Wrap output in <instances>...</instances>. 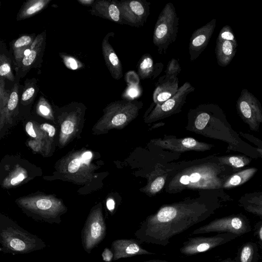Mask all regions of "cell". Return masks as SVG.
Segmentation results:
<instances>
[{
  "instance_id": "cell-1",
  "label": "cell",
  "mask_w": 262,
  "mask_h": 262,
  "mask_svg": "<svg viewBox=\"0 0 262 262\" xmlns=\"http://www.w3.org/2000/svg\"><path fill=\"white\" fill-rule=\"evenodd\" d=\"M214 209L196 200L164 205L148 216L134 235L142 243L166 246L173 236L204 221Z\"/></svg>"
},
{
  "instance_id": "cell-2",
  "label": "cell",
  "mask_w": 262,
  "mask_h": 262,
  "mask_svg": "<svg viewBox=\"0 0 262 262\" xmlns=\"http://www.w3.org/2000/svg\"><path fill=\"white\" fill-rule=\"evenodd\" d=\"M0 244L1 252L12 254H28L46 247L38 236L4 218L0 222Z\"/></svg>"
},
{
  "instance_id": "cell-3",
  "label": "cell",
  "mask_w": 262,
  "mask_h": 262,
  "mask_svg": "<svg viewBox=\"0 0 262 262\" xmlns=\"http://www.w3.org/2000/svg\"><path fill=\"white\" fill-rule=\"evenodd\" d=\"M179 17L174 5L167 3L161 12L155 25L152 42L160 54H165L169 46L174 42L179 30Z\"/></svg>"
},
{
  "instance_id": "cell-4",
  "label": "cell",
  "mask_w": 262,
  "mask_h": 262,
  "mask_svg": "<svg viewBox=\"0 0 262 262\" xmlns=\"http://www.w3.org/2000/svg\"><path fill=\"white\" fill-rule=\"evenodd\" d=\"M143 102L120 100L110 103L104 109V122L109 127L122 128L137 117Z\"/></svg>"
},
{
  "instance_id": "cell-5",
  "label": "cell",
  "mask_w": 262,
  "mask_h": 262,
  "mask_svg": "<svg viewBox=\"0 0 262 262\" xmlns=\"http://www.w3.org/2000/svg\"><path fill=\"white\" fill-rule=\"evenodd\" d=\"M21 206L34 220L51 224L60 223V215L66 211L61 203L47 198L28 200L21 203Z\"/></svg>"
},
{
  "instance_id": "cell-6",
  "label": "cell",
  "mask_w": 262,
  "mask_h": 262,
  "mask_svg": "<svg viewBox=\"0 0 262 262\" xmlns=\"http://www.w3.org/2000/svg\"><path fill=\"white\" fill-rule=\"evenodd\" d=\"M249 221L245 215L239 214L216 219L192 232L199 234L216 232L230 233L241 236L251 231Z\"/></svg>"
},
{
  "instance_id": "cell-7",
  "label": "cell",
  "mask_w": 262,
  "mask_h": 262,
  "mask_svg": "<svg viewBox=\"0 0 262 262\" xmlns=\"http://www.w3.org/2000/svg\"><path fill=\"white\" fill-rule=\"evenodd\" d=\"M106 227L100 208L89 214L81 231V243L85 252L90 254L105 238Z\"/></svg>"
},
{
  "instance_id": "cell-8",
  "label": "cell",
  "mask_w": 262,
  "mask_h": 262,
  "mask_svg": "<svg viewBox=\"0 0 262 262\" xmlns=\"http://www.w3.org/2000/svg\"><path fill=\"white\" fill-rule=\"evenodd\" d=\"M194 91L195 88L190 82H185L173 97L161 104H156L146 116L145 122H152L181 112L182 107L186 102L187 96Z\"/></svg>"
},
{
  "instance_id": "cell-9",
  "label": "cell",
  "mask_w": 262,
  "mask_h": 262,
  "mask_svg": "<svg viewBox=\"0 0 262 262\" xmlns=\"http://www.w3.org/2000/svg\"><path fill=\"white\" fill-rule=\"evenodd\" d=\"M236 107L239 116L250 129L258 131L262 123V107L257 98L248 90L243 89Z\"/></svg>"
},
{
  "instance_id": "cell-10",
  "label": "cell",
  "mask_w": 262,
  "mask_h": 262,
  "mask_svg": "<svg viewBox=\"0 0 262 262\" xmlns=\"http://www.w3.org/2000/svg\"><path fill=\"white\" fill-rule=\"evenodd\" d=\"M239 237L230 233H222L211 236H197L188 238L180 248V252L186 256H192L210 250Z\"/></svg>"
},
{
  "instance_id": "cell-11",
  "label": "cell",
  "mask_w": 262,
  "mask_h": 262,
  "mask_svg": "<svg viewBox=\"0 0 262 262\" xmlns=\"http://www.w3.org/2000/svg\"><path fill=\"white\" fill-rule=\"evenodd\" d=\"M115 2L125 25L137 28L144 26L150 14V3L146 0Z\"/></svg>"
},
{
  "instance_id": "cell-12",
  "label": "cell",
  "mask_w": 262,
  "mask_h": 262,
  "mask_svg": "<svg viewBox=\"0 0 262 262\" xmlns=\"http://www.w3.org/2000/svg\"><path fill=\"white\" fill-rule=\"evenodd\" d=\"M46 45V31L38 34L32 46L25 51L22 58L15 66L16 77L23 78L32 68L40 66Z\"/></svg>"
},
{
  "instance_id": "cell-13",
  "label": "cell",
  "mask_w": 262,
  "mask_h": 262,
  "mask_svg": "<svg viewBox=\"0 0 262 262\" xmlns=\"http://www.w3.org/2000/svg\"><path fill=\"white\" fill-rule=\"evenodd\" d=\"M237 46L231 27L225 25L221 30L216 41L215 54L220 66L226 67L230 63L236 52Z\"/></svg>"
},
{
  "instance_id": "cell-14",
  "label": "cell",
  "mask_w": 262,
  "mask_h": 262,
  "mask_svg": "<svg viewBox=\"0 0 262 262\" xmlns=\"http://www.w3.org/2000/svg\"><path fill=\"white\" fill-rule=\"evenodd\" d=\"M216 22V19H212L192 33L188 47L191 61L196 59L207 47L214 31Z\"/></svg>"
},
{
  "instance_id": "cell-15",
  "label": "cell",
  "mask_w": 262,
  "mask_h": 262,
  "mask_svg": "<svg viewBox=\"0 0 262 262\" xmlns=\"http://www.w3.org/2000/svg\"><path fill=\"white\" fill-rule=\"evenodd\" d=\"M138 239H118L114 241L111 249L114 253L113 260L139 255H153L156 253L144 249Z\"/></svg>"
},
{
  "instance_id": "cell-16",
  "label": "cell",
  "mask_w": 262,
  "mask_h": 262,
  "mask_svg": "<svg viewBox=\"0 0 262 262\" xmlns=\"http://www.w3.org/2000/svg\"><path fill=\"white\" fill-rule=\"evenodd\" d=\"M152 142L157 146L181 151L190 150L204 151L209 150L212 146V145L199 142L190 137L180 139L173 138L164 140L156 139Z\"/></svg>"
},
{
  "instance_id": "cell-17",
  "label": "cell",
  "mask_w": 262,
  "mask_h": 262,
  "mask_svg": "<svg viewBox=\"0 0 262 262\" xmlns=\"http://www.w3.org/2000/svg\"><path fill=\"white\" fill-rule=\"evenodd\" d=\"M115 33L108 32L103 38L101 48L105 64L112 76L115 80H119L123 76V68L121 60L109 42L110 37Z\"/></svg>"
},
{
  "instance_id": "cell-18",
  "label": "cell",
  "mask_w": 262,
  "mask_h": 262,
  "mask_svg": "<svg viewBox=\"0 0 262 262\" xmlns=\"http://www.w3.org/2000/svg\"><path fill=\"white\" fill-rule=\"evenodd\" d=\"M152 94L153 102L159 105L173 97L178 91L179 79L178 76L160 77L155 84Z\"/></svg>"
},
{
  "instance_id": "cell-19",
  "label": "cell",
  "mask_w": 262,
  "mask_h": 262,
  "mask_svg": "<svg viewBox=\"0 0 262 262\" xmlns=\"http://www.w3.org/2000/svg\"><path fill=\"white\" fill-rule=\"evenodd\" d=\"M90 13L120 25H125L115 0L95 1Z\"/></svg>"
},
{
  "instance_id": "cell-20",
  "label": "cell",
  "mask_w": 262,
  "mask_h": 262,
  "mask_svg": "<svg viewBox=\"0 0 262 262\" xmlns=\"http://www.w3.org/2000/svg\"><path fill=\"white\" fill-rule=\"evenodd\" d=\"M138 75L140 79H154L159 76L164 68L162 62H155L150 54H143L137 65Z\"/></svg>"
},
{
  "instance_id": "cell-21",
  "label": "cell",
  "mask_w": 262,
  "mask_h": 262,
  "mask_svg": "<svg viewBox=\"0 0 262 262\" xmlns=\"http://www.w3.org/2000/svg\"><path fill=\"white\" fill-rule=\"evenodd\" d=\"M238 205L247 212L262 217V191L245 193L238 200Z\"/></svg>"
},
{
  "instance_id": "cell-22",
  "label": "cell",
  "mask_w": 262,
  "mask_h": 262,
  "mask_svg": "<svg viewBox=\"0 0 262 262\" xmlns=\"http://www.w3.org/2000/svg\"><path fill=\"white\" fill-rule=\"evenodd\" d=\"M51 0H28L24 3L17 16V21L31 17L45 9Z\"/></svg>"
},
{
  "instance_id": "cell-23",
  "label": "cell",
  "mask_w": 262,
  "mask_h": 262,
  "mask_svg": "<svg viewBox=\"0 0 262 262\" xmlns=\"http://www.w3.org/2000/svg\"><path fill=\"white\" fill-rule=\"evenodd\" d=\"M35 38V34H23L11 42L10 47L13 52L14 67L22 58L25 51L32 46Z\"/></svg>"
},
{
  "instance_id": "cell-24",
  "label": "cell",
  "mask_w": 262,
  "mask_h": 262,
  "mask_svg": "<svg viewBox=\"0 0 262 262\" xmlns=\"http://www.w3.org/2000/svg\"><path fill=\"white\" fill-rule=\"evenodd\" d=\"M255 167H251L229 175L225 180L223 188L230 189L238 187L250 180L257 171Z\"/></svg>"
},
{
  "instance_id": "cell-25",
  "label": "cell",
  "mask_w": 262,
  "mask_h": 262,
  "mask_svg": "<svg viewBox=\"0 0 262 262\" xmlns=\"http://www.w3.org/2000/svg\"><path fill=\"white\" fill-rule=\"evenodd\" d=\"M258 254L257 244L249 242L241 247L235 259L236 262H257Z\"/></svg>"
},
{
  "instance_id": "cell-26",
  "label": "cell",
  "mask_w": 262,
  "mask_h": 262,
  "mask_svg": "<svg viewBox=\"0 0 262 262\" xmlns=\"http://www.w3.org/2000/svg\"><path fill=\"white\" fill-rule=\"evenodd\" d=\"M219 164L233 168V170L242 168L251 162V159L239 155L226 156L218 158Z\"/></svg>"
},
{
  "instance_id": "cell-27",
  "label": "cell",
  "mask_w": 262,
  "mask_h": 262,
  "mask_svg": "<svg viewBox=\"0 0 262 262\" xmlns=\"http://www.w3.org/2000/svg\"><path fill=\"white\" fill-rule=\"evenodd\" d=\"M12 64L14 66V61H12L11 58L5 52L3 53L1 51L0 54V77L11 82L15 81L16 78L13 74Z\"/></svg>"
},
{
  "instance_id": "cell-28",
  "label": "cell",
  "mask_w": 262,
  "mask_h": 262,
  "mask_svg": "<svg viewBox=\"0 0 262 262\" xmlns=\"http://www.w3.org/2000/svg\"><path fill=\"white\" fill-rule=\"evenodd\" d=\"M38 86L35 78L26 79L21 95L20 101L26 103L32 100L37 95Z\"/></svg>"
},
{
  "instance_id": "cell-29",
  "label": "cell",
  "mask_w": 262,
  "mask_h": 262,
  "mask_svg": "<svg viewBox=\"0 0 262 262\" xmlns=\"http://www.w3.org/2000/svg\"><path fill=\"white\" fill-rule=\"evenodd\" d=\"M142 94V88L139 83L127 85L123 92L121 97L123 100L134 101L140 97Z\"/></svg>"
},
{
  "instance_id": "cell-30",
  "label": "cell",
  "mask_w": 262,
  "mask_h": 262,
  "mask_svg": "<svg viewBox=\"0 0 262 262\" xmlns=\"http://www.w3.org/2000/svg\"><path fill=\"white\" fill-rule=\"evenodd\" d=\"M60 57L65 66L71 70H77L83 68V63L76 57L64 53H59Z\"/></svg>"
},
{
  "instance_id": "cell-31",
  "label": "cell",
  "mask_w": 262,
  "mask_h": 262,
  "mask_svg": "<svg viewBox=\"0 0 262 262\" xmlns=\"http://www.w3.org/2000/svg\"><path fill=\"white\" fill-rule=\"evenodd\" d=\"M181 70L179 61L175 58H172L169 60L167 65L164 76L166 77L178 76Z\"/></svg>"
},
{
  "instance_id": "cell-32",
  "label": "cell",
  "mask_w": 262,
  "mask_h": 262,
  "mask_svg": "<svg viewBox=\"0 0 262 262\" xmlns=\"http://www.w3.org/2000/svg\"><path fill=\"white\" fill-rule=\"evenodd\" d=\"M38 112L44 116H49L51 114V110L50 105L46 98L41 96L37 104Z\"/></svg>"
},
{
  "instance_id": "cell-33",
  "label": "cell",
  "mask_w": 262,
  "mask_h": 262,
  "mask_svg": "<svg viewBox=\"0 0 262 262\" xmlns=\"http://www.w3.org/2000/svg\"><path fill=\"white\" fill-rule=\"evenodd\" d=\"M140 78L135 71H130L125 74L124 80L127 85L138 84L140 82Z\"/></svg>"
},
{
  "instance_id": "cell-34",
  "label": "cell",
  "mask_w": 262,
  "mask_h": 262,
  "mask_svg": "<svg viewBox=\"0 0 262 262\" xmlns=\"http://www.w3.org/2000/svg\"><path fill=\"white\" fill-rule=\"evenodd\" d=\"M165 184V179L162 177L157 178L150 186V191L156 193L162 189Z\"/></svg>"
},
{
  "instance_id": "cell-35",
  "label": "cell",
  "mask_w": 262,
  "mask_h": 262,
  "mask_svg": "<svg viewBox=\"0 0 262 262\" xmlns=\"http://www.w3.org/2000/svg\"><path fill=\"white\" fill-rule=\"evenodd\" d=\"M74 129V124L71 119H67L61 124V130L63 134L70 135Z\"/></svg>"
},
{
  "instance_id": "cell-36",
  "label": "cell",
  "mask_w": 262,
  "mask_h": 262,
  "mask_svg": "<svg viewBox=\"0 0 262 262\" xmlns=\"http://www.w3.org/2000/svg\"><path fill=\"white\" fill-rule=\"evenodd\" d=\"M254 235L258 240L260 248L262 249V221L256 224L254 227Z\"/></svg>"
},
{
  "instance_id": "cell-37",
  "label": "cell",
  "mask_w": 262,
  "mask_h": 262,
  "mask_svg": "<svg viewBox=\"0 0 262 262\" xmlns=\"http://www.w3.org/2000/svg\"><path fill=\"white\" fill-rule=\"evenodd\" d=\"M81 160L79 158H75L71 161L68 167V171L70 173L77 172L80 166Z\"/></svg>"
},
{
  "instance_id": "cell-38",
  "label": "cell",
  "mask_w": 262,
  "mask_h": 262,
  "mask_svg": "<svg viewBox=\"0 0 262 262\" xmlns=\"http://www.w3.org/2000/svg\"><path fill=\"white\" fill-rule=\"evenodd\" d=\"M103 260L106 262H111L114 259V253L111 249L105 248L102 253Z\"/></svg>"
},
{
  "instance_id": "cell-39",
  "label": "cell",
  "mask_w": 262,
  "mask_h": 262,
  "mask_svg": "<svg viewBox=\"0 0 262 262\" xmlns=\"http://www.w3.org/2000/svg\"><path fill=\"white\" fill-rule=\"evenodd\" d=\"M43 129L46 130L50 137H53L55 134V129L53 126L48 123H45L42 125Z\"/></svg>"
},
{
  "instance_id": "cell-40",
  "label": "cell",
  "mask_w": 262,
  "mask_h": 262,
  "mask_svg": "<svg viewBox=\"0 0 262 262\" xmlns=\"http://www.w3.org/2000/svg\"><path fill=\"white\" fill-rule=\"evenodd\" d=\"M26 130L28 134L32 137L35 138L36 135L33 128V124L32 122H28L26 125Z\"/></svg>"
},
{
  "instance_id": "cell-41",
  "label": "cell",
  "mask_w": 262,
  "mask_h": 262,
  "mask_svg": "<svg viewBox=\"0 0 262 262\" xmlns=\"http://www.w3.org/2000/svg\"><path fill=\"white\" fill-rule=\"evenodd\" d=\"M25 179V176L23 173H20L17 177H14L11 180V184L13 185L23 181Z\"/></svg>"
},
{
  "instance_id": "cell-42",
  "label": "cell",
  "mask_w": 262,
  "mask_h": 262,
  "mask_svg": "<svg viewBox=\"0 0 262 262\" xmlns=\"http://www.w3.org/2000/svg\"><path fill=\"white\" fill-rule=\"evenodd\" d=\"M115 203L113 199H108L106 202V207L107 209L110 211H113L115 209Z\"/></svg>"
},
{
  "instance_id": "cell-43",
  "label": "cell",
  "mask_w": 262,
  "mask_h": 262,
  "mask_svg": "<svg viewBox=\"0 0 262 262\" xmlns=\"http://www.w3.org/2000/svg\"><path fill=\"white\" fill-rule=\"evenodd\" d=\"M77 2L82 5L92 7L95 0H77Z\"/></svg>"
},
{
  "instance_id": "cell-44",
  "label": "cell",
  "mask_w": 262,
  "mask_h": 262,
  "mask_svg": "<svg viewBox=\"0 0 262 262\" xmlns=\"http://www.w3.org/2000/svg\"><path fill=\"white\" fill-rule=\"evenodd\" d=\"M180 182L185 185H189V177L187 174H184L181 177L180 179Z\"/></svg>"
},
{
  "instance_id": "cell-45",
  "label": "cell",
  "mask_w": 262,
  "mask_h": 262,
  "mask_svg": "<svg viewBox=\"0 0 262 262\" xmlns=\"http://www.w3.org/2000/svg\"><path fill=\"white\" fill-rule=\"evenodd\" d=\"M92 153L90 151L84 152L81 156V160L84 162L91 158Z\"/></svg>"
},
{
  "instance_id": "cell-46",
  "label": "cell",
  "mask_w": 262,
  "mask_h": 262,
  "mask_svg": "<svg viewBox=\"0 0 262 262\" xmlns=\"http://www.w3.org/2000/svg\"><path fill=\"white\" fill-rule=\"evenodd\" d=\"M142 262H171L165 260L161 259H151Z\"/></svg>"
},
{
  "instance_id": "cell-47",
  "label": "cell",
  "mask_w": 262,
  "mask_h": 262,
  "mask_svg": "<svg viewBox=\"0 0 262 262\" xmlns=\"http://www.w3.org/2000/svg\"><path fill=\"white\" fill-rule=\"evenodd\" d=\"M220 262H236L235 258H227Z\"/></svg>"
},
{
  "instance_id": "cell-48",
  "label": "cell",
  "mask_w": 262,
  "mask_h": 262,
  "mask_svg": "<svg viewBox=\"0 0 262 262\" xmlns=\"http://www.w3.org/2000/svg\"><path fill=\"white\" fill-rule=\"evenodd\" d=\"M257 151L262 156V149L261 148H256Z\"/></svg>"
}]
</instances>
